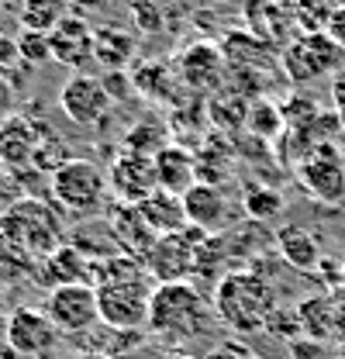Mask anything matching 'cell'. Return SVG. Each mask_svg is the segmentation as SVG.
I'll return each mask as SVG.
<instances>
[{"instance_id":"cell-4","label":"cell","mask_w":345,"mask_h":359,"mask_svg":"<svg viewBox=\"0 0 345 359\" xmlns=\"http://www.w3.org/2000/svg\"><path fill=\"white\" fill-rule=\"evenodd\" d=\"M97 290V311L100 321L114 332H138L149 328V304H152V276L138 273V276H125V280H104L93 283Z\"/></svg>"},{"instance_id":"cell-5","label":"cell","mask_w":345,"mask_h":359,"mask_svg":"<svg viewBox=\"0 0 345 359\" xmlns=\"http://www.w3.org/2000/svg\"><path fill=\"white\" fill-rule=\"evenodd\" d=\"M208 242V231L187 224L183 231L159 235L152 242V249L145 252V273L152 276V283H190V276L197 273V249Z\"/></svg>"},{"instance_id":"cell-8","label":"cell","mask_w":345,"mask_h":359,"mask_svg":"<svg viewBox=\"0 0 345 359\" xmlns=\"http://www.w3.org/2000/svg\"><path fill=\"white\" fill-rule=\"evenodd\" d=\"M301 187L321 204H342L345 201V156L335 142L318 145L297 163Z\"/></svg>"},{"instance_id":"cell-27","label":"cell","mask_w":345,"mask_h":359,"mask_svg":"<svg viewBox=\"0 0 345 359\" xmlns=\"http://www.w3.org/2000/svg\"><path fill=\"white\" fill-rule=\"evenodd\" d=\"M62 18H66V0H25L18 11V21L25 25V32H45V35Z\"/></svg>"},{"instance_id":"cell-25","label":"cell","mask_w":345,"mask_h":359,"mask_svg":"<svg viewBox=\"0 0 345 359\" xmlns=\"http://www.w3.org/2000/svg\"><path fill=\"white\" fill-rule=\"evenodd\" d=\"M249 104H252V100H245L242 93H235V87L221 90V93H215V97L208 100V121L224 135L242 132V128H245V118H249Z\"/></svg>"},{"instance_id":"cell-14","label":"cell","mask_w":345,"mask_h":359,"mask_svg":"<svg viewBox=\"0 0 345 359\" xmlns=\"http://www.w3.org/2000/svg\"><path fill=\"white\" fill-rule=\"evenodd\" d=\"M107 231H111V245L118 252H128L135 259H145V252L152 249V242L159 238L145 218L138 211V204H121V201H111L107 204Z\"/></svg>"},{"instance_id":"cell-20","label":"cell","mask_w":345,"mask_h":359,"mask_svg":"<svg viewBox=\"0 0 345 359\" xmlns=\"http://www.w3.org/2000/svg\"><path fill=\"white\" fill-rule=\"evenodd\" d=\"M276 249H280V256L290 266L301 269V273H311V269L321 266V242L304 224H283L276 231Z\"/></svg>"},{"instance_id":"cell-28","label":"cell","mask_w":345,"mask_h":359,"mask_svg":"<svg viewBox=\"0 0 345 359\" xmlns=\"http://www.w3.org/2000/svg\"><path fill=\"white\" fill-rule=\"evenodd\" d=\"M245 128L252 138H280L287 132V121H283V107H276L273 100H252L249 104V118H245Z\"/></svg>"},{"instance_id":"cell-1","label":"cell","mask_w":345,"mask_h":359,"mask_svg":"<svg viewBox=\"0 0 345 359\" xmlns=\"http://www.w3.org/2000/svg\"><path fill=\"white\" fill-rule=\"evenodd\" d=\"M280 301L276 290L266 276H259L252 269H231L217 280L215 287V314L231 328V332H259L269 325V318L276 314Z\"/></svg>"},{"instance_id":"cell-41","label":"cell","mask_w":345,"mask_h":359,"mask_svg":"<svg viewBox=\"0 0 345 359\" xmlns=\"http://www.w3.org/2000/svg\"><path fill=\"white\" fill-rule=\"evenodd\" d=\"M73 7H80V11H93V7H107L111 0H69Z\"/></svg>"},{"instance_id":"cell-45","label":"cell","mask_w":345,"mask_h":359,"mask_svg":"<svg viewBox=\"0 0 345 359\" xmlns=\"http://www.w3.org/2000/svg\"><path fill=\"white\" fill-rule=\"evenodd\" d=\"M7 180V166H4V159H0V183Z\"/></svg>"},{"instance_id":"cell-46","label":"cell","mask_w":345,"mask_h":359,"mask_svg":"<svg viewBox=\"0 0 345 359\" xmlns=\"http://www.w3.org/2000/svg\"><path fill=\"white\" fill-rule=\"evenodd\" d=\"M342 273H345V256H342Z\"/></svg>"},{"instance_id":"cell-19","label":"cell","mask_w":345,"mask_h":359,"mask_svg":"<svg viewBox=\"0 0 345 359\" xmlns=\"http://www.w3.org/2000/svg\"><path fill=\"white\" fill-rule=\"evenodd\" d=\"M86 276H90V259L83 256L80 245H66V242L52 256H45L39 266V280L48 290L66 287V283H86Z\"/></svg>"},{"instance_id":"cell-13","label":"cell","mask_w":345,"mask_h":359,"mask_svg":"<svg viewBox=\"0 0 345 359\" xmlns=\"http://www.w3.org/2000/svg\"><path fill=\"white\" fill-rule=\"evenodd\" d=\"M111 180V197L121 204H142L149 194L159 190V177H156V159L152 156H138L121 149L107 170Z\"/></svg>"},{"instance_id":"cell-16","label":"cell","mask_w":345,"mask_h":359,"mask_svg":"<svg viewBox=\"0 0 345 359\" xmlns=\"http://www.w3.org/2000/svg\"><path fill=\"white\" fill-rule=\"evenodd\" d=\"M48 42H52V59L69 66V69H76V73L83 69L86 62H93V28L80 14H66L48 32Z\"/></svg>"},{"instance_id":"cell-7","label":"cell","mask_w":345,"mask_h":359,"mask_svg":"<svg viewBox=\"0 0 345 359\" xmlns=\"http://www.w3.org/2000/svg\"><path fill=\"white\" fill-rule=\"evenodd\" d=\"M7 224L25 245L32 256H52L59 245H62V224H59V215L42 204V197H25L14 204V211L7 218H0Z\"/></svg>"},{"instance_id":"cell-15","label":"cell","mask_w":345,"mask_h":359,"mask_svg":"<svg viewBox=\"0 0 345 359\" xmlns=\"http://www.w3.org/2000/svg\"><path fill=\"white\" fill-rule=\"evenodd\" d=\"M39 145H42V128L25 118V114H14L0 125V159L11 173H25V170H35V156H39Z\"/></svg>"},{"instance_id":"cell-31","label":"cell","mask_w":345,"mask_h":359,"mask_svg":"<svg viewBox=\"0 0 345 359\" xmlns=\"http://www.w3.org/2000/svg\"><path fill=\"white\" fill-rule=\"evenodd\" d=\"M35 263V256L28 252V245L0 222V266H18V269H28Z\"/></svg>"},{"instance_id":"cell-18","label":"cell","mask_w":345,"mask_h":359,"mask_svg":"<svg viewBox=\"0 0 345 359\" xmlns=\"http://www.w3.org/2000/svg\"><path fill=\"white\" fill-rule=\"evenodd\" d=\"M156 177H159V190H170V194H187L194 183H197V156L187 149V145H176L170 142L159 156H156Z\"/></svg>"},{"instance_id":"cell-34","label":"cell","mask_w":345,"mask_h":359,"mask_svg":"<svg viewBox=\"0 0 345 359\" xmlns=\"http://www.w3.org/2000/svg\"><path fill=\"white\" fill-rule=\"evenodd\" d=\"M18 66H25V62H21L18 39H14V35H7V32H0V76H7V73H11V69H18Z\"/></svg>"},{"instance_id":"cell-12","label":"cell","mask_w":345,"mask_h":359,"mask_svg":"<svg viewBox=\"0 0 345 359\" xmlns=\"http://www.w3.org/2000/svg\"><path fill=\"white\" fill-rule=\"evenodd\" d=\"M114 107V100L107 97V90L100 83V76L90 73H73L62 90H59V111L73 121V125H97L100 118H107V111Z\"/></svg>"},{"instance_id":"cell-40","label":"cell","mask_w":345,"mask_h":359,"mask_svg":"<svg viewBox=\"0 0 345 359\" xmlns=\"http://www.w3.org/2000/svg\"><path fill=\"white\" fill-rule=\"evenodd\" d=\"M0 359H21V353H18V349H14V346L4 339V335H0Z\"/></svg>"},{"instance_id":"cell-21","label":"cell","mask_w":345,"mask_h":359,"mask_svg":"<svg viewBox=\"0 0 345 359\" xmlns=\"http://www.w3.org/2000/svg\"><path fill=\"white\" fill-rule=\"evenodd\" d=\"M145 224L156 231V235H172V231H183L187 228V211H183V197L170 194V190H156L149 194L142 204H138Z\"/></svg>"},{"instance_id":"cell-32","label":"cell","mask_w":345,"mask_h":359,"mask_svg":"<svg viewBox=\"0 0 345 359\" xmlns=\"http://www.w3.org/2000/svg\"><path fill=\"white\" fill-rule=\"evenodd\" d=\"M18 48H21V62L25 66H42L52 59V42L45 32H21L18 35Z\"/></svg>"},{"instance_id":"cell-3","label":"cell","mask_w":345,"mask_h":359,"mask_svg":"<svg viewBox=\"0 0 345 359\" xmlns=\"http://www.w3.org/2000/svg\"><path fill=\"white\" fill-rule=\"evenodd\" d=\"M52 197L62 211L76 215V218H90L97 211H107V197H111V180L107 170L93 159H66L52 177Z\"/></svg>"},{"instance_id":"cell-24","label":"cell","mask_w":345,"mask_h":359,"mask_svg":"<svg viewBox=\"0 0 345 359\" xmlns=\"http://www.w3.org/2000/svg\"><path fill=\"white\" fill-rule=\"evenodd\" d=\"M131 83L138 93H145V97H152V100H172V93H176V83H180V76H176V69H172L170 62H135L131 66Z\"/></svg>"},{"instance_id":"cell-39","label":"cell","mask_w":345,"mask_h":359,"mask_svg":"<svg viewBox=\"0 0 345 359\" xmlns=\"http://www.w3.org/2000/svg\"><path fill=\"white\" fill-rule=\"evenodd\" d=\"M332 100H335V114L342 118V128H345V69L335 73V83H332Z\"/></svg>"},{"instance_id":"cell-17","label":"cell","mask_w":345,"mask_h":359,"mask_svg":"<svg viewBox=\"0 0 345 359\" xmlns=\"http://www.w3.org/2000/svg\"><path fill=\"white\" fill-rule=\"evenodd\" d=\"M183 211H187V224L217 235L228 224V197L217 183H194L183 194Z\"/></svg>"},{"instance_id":"cell-38","label":"cell","mask_w":345,"mask_h":359,"mask_svg":"<svg viewBox=\"0 0 345 359\" xmlns=\"http://www.w3.org/2000/svg\"><path fill=\"white\" fill-rule=\"evenodd\" d=\"M332 301H335V335L345 342V287L332 290Z\"/></svg>"},{"instance_id":"cell-23","label":"cell","mask_w":345,"mask_h":359,"mask_svg":"<svg viewBox=\"0 0 345 359\" xmlns=\"http://www.w3.org/2000/svg\"><path fill=\"white\" fill-rule=\"evenodd\" d=\"M131 55H135V39L125 28H118V25L93 28V59L104 69H125V62Z\"/></svg>"},{"instance_id":"cell-35","label":"cell","mask_w":345,"mask_h":359,"mask_svg":"<svg viewBox=\"0 0 345 359\" xmlns=\"http://www.w3.org/2000/svg\"><path fill=\"white\" fill-rule=\"evenodd\" d=\"M131 11H135V21L142 32H156L159 28V7L152 0H131Z\"/></svg>"},{"instance_id":"cell-6","label":"cell","mask_w":345,"mask_h":359,"mask_svg":"<svg viewBox=\"0 0 345 359\" xmlns=\"http://www.w3.org/2000/svg\"><path fill=\"white\" fill-rule=\"evenodd\" d=\"M342 48L328 39V32H304L283 48V69L290 83H314L328 73L342 69Z\"/></svg>"},{"instance_id":"cell-30","label":"cell","mask_w":345,"mask_h":359,"mask_svg":"<svg viewBox=\"0 0 345 359\" xmlns=\"http://www.w3.org/2000/svg\"><path fill=\"white\" fill-rule=\"evenodd\" d=\"M170 132L166 128H159V125H152V121H145V125H135L128 135H125V145L121 149H128V152H138V156H159L170 142Z\"/></svg>"},{"instance_id":"cell-33","label":"cell","mask_w":345,"mask_h":359,"mask_svg":"<svg viewBox=\"0 0 345 359\" xmlns=\"http://www.w3.org/2000/svg\"><path fill=\"white\" fill-rule=\"evenodd\" d=\"M100 83H104V90H107V97H111L114 104L128 100L131 93H135V83H131V73H125V69H104Z\"/></svg>"},{"instance_id":"cell-11","label":"cell","mask_w":345,"mask_h":359,"mask_svg":"<svg viewBox=\"0 0 345 359\" xmlns=\"http://www.w3.org/2000/svg\"><path fill=\"white\" fill-rule=\"evenodd\" d=\"M172 69L183 80V87L194 90V93H221L224 90L221 87L224 83V73H228V59H224L221 45L194 42L176 55Z\"/></svg>"},{"instance_id":"cell-44","label":"cell","mask_w":345,"mask_h":359,"mask_svg":"<svg viewBox=\"0 0 345 359\" xmlns=\"http://www.w3.org/2000/svg\"><path fill=\"white\" fill-rule=\"evenodd\" d=\"M73 359H107V356H97V353H83V356H73Z\"/></svg>"},{"instance_id":"cell-2","label":"cell","mask_w":345,"mask_h":359,"mask_svg":"<svg viewBox=\"0 0 345 359\" xmlns=\"http://www.w3.org/2000/svg\"><path fill=\"white\" fill-rule=\"evenodd\" d=\"M211 328V311L194 283H159L149 304V332L159 342H197Z\"/></svg>"},{"instance_id":"cell-26","label":"cell","mask_w":345,"mask_h":359,"mask_svg":"<svg viewBox=\"0 0 345 359\" xmlns=\"http://www.w3.org/2000/svg\"><path fill=\"white\" fill-rule=\"evenodd\" d=\"M242 208L252 222H276L283 215V194L276 187H259V183H245L242 194Z\"/></svg>"},{"instance_id":"cell-42","label":"cell","mask_w":345,"mask_h":359,"mask_svg":"<svg viewBox=\"0 0 345 359\" xmlns=\"http://www.w3.org/2000/svg\"><path fill=\"white\" fill-rule=\"evenodd\" d=\"M208 359H242L238 353H231V349H217V353H211Z\"/></svg>"},{"instance_id":"cell-43","label":"cell","mask_w":345,"mask_h":359,"mask_svg":"<svg viewBox=\"0 0 345 359\" xmlns=\"http://www.w3.org/2000/svg\"><path fill=\"white\" fill-rule=\"evenodd\" d=\"M163 359H197V356H194V353H183V349H180V353H170V356H163Z\"/></svg>"},{"instance_id":"cell-22","label":"cell","mask_w":345,"mask_h":359,"mask_svg":"<svg viewBox=\"0 0 345 359\" xmlns=\"http://www.w3.org/2000/svg\"><path fill=\"white\" fill-rule=\"evenodd\" d=\"M297 321H301V332L314 342L335 339V301H332V294L304 297L297 304Z\"/></svg>"},{"instance_id":"cell-29","label":"cell","mask_w":345,"mask_h":359,"mask_svg":"<svg viewBox=\"0 0 345 359\" xmlns=\"http://www.w3.org/2000/svg\"><path fill=\"white\" fill-rule=\"evenodd\" d=\"M221 52H224V59H228L235 69H245L249 62L262 69V62H266V45H262V39L245 35V32H231V35L221 42Z\"/></svg>"},{"instance_id":"cell-10","label":"cell","mask_w":345,"mask_h":359,"mask_svg":"<svg viewBox=\"0 0 345 359\" xmlns=\"http://www.w3.org/2000/svg\"><path fill=\"white\" fill-rule=\"evenodd\" d=\"M59 335L62 332L39 308H14L7 314L4 339L21 353V359H48L55 353V346H59Z\"/></svg>"},{"instance_id":"cell-9","label":"cell","mask_w":345,"mask_h":359,"mask_svg":"<svg viewBox=\"0 0 345 359\" xmlns=\"http://www.w3.org/2000/svg\"><path fill=\"white\" fill-rule=\"evenodd\" d=\"M45 314L52 318V325L62 335H83L93 325H104L100 311H97V290H93V283H66V287L48 290Z\"/></svg>"},{"instance_id":"cell-36","label":"cell","mask_w":345,"mask_h":359,"mask_svg":"<svg viewBox=\"0 0 345 359\" xmlns=\"http://www.w3.org/2000/svg\"><path fill=\"white\" fill-rule=\"evenodd\" d=\"M14 114H18V90L11 83V76H0V125Z\"/></svg>"},{"instance_id":"cell-37","label":"cell","mask_w":345,"mask_h":359,"mask_svg":"<svg viewBox=\"0 0 345 359\" xmlns=\"http://www.w3.org/2000/svg\"><path fill=\"white\" fill-rule=\"evenodd\" d=\"M325 32H328V39L345 52V4L342 7H335V14H332V21H328V28H325Z\"/></svg>"}]
</instances>
